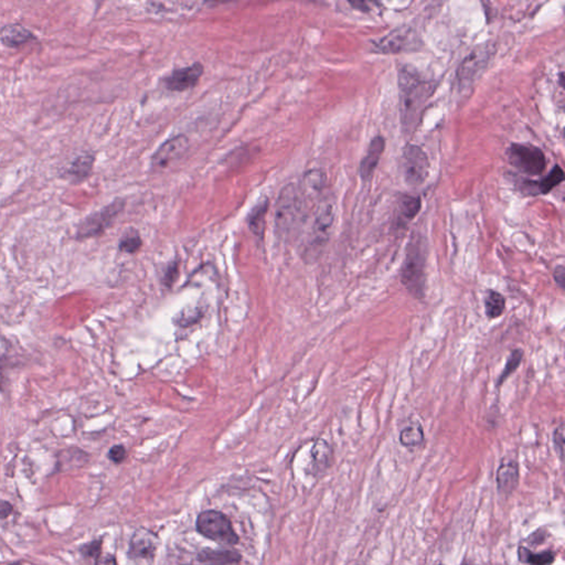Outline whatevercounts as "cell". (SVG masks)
<instances>
[{
    "instance_id": "2",
    "label": "cell",
    "mask_w": 565,
    "mask_h": 565,
    "mask_svg": "<svg viewBox=\"0 0 565 565\" xmlns=\"http://www.w3.org/2000/svg\"><path fill=\"white\" fill-rule=\"evenodd\" d=\"M426 243L420 234H413L405 250L400 279L403 286L415 298L425 295Z\"/></svg>"
},
{
    "instance_id": "12",
    "label": "cell",
    "mask_w": 565,
    "mask_h": 565,
    "mask_svg": "<svg viewBox=\"0 0 565 565\" xmlns=\"http://www.w3.org/2000/svg\"><path fill=\"white\" fill-rule=\"evenodd\" d=\"M189 138L186 135H177L162 144L153 153L151 166L153 168H166L171 162L180 158L189 148Z\"/></svg>"
},
{
    "instance_id": "16",
    "label": "cell",
    "mask_w": 565,
    "mask_h": 565,
    "mask_svg": "<svg viewBox=\"0 0 565 565\" xmlns=\"http://www.w3.org/2000/svg\"><path fill=\"white\" fill-rule=\"evenodd\" d=\"M157 537L153 532L146 529L137 530L131 537L129 554L131 557L142 559L153 557L157 550Z\"/></svg>"
},
{
    "instance_id": "11",
    "label": "cell",
    "mask_w": 565,
    "mask_h": 565,
    "mask_svg": "<svg viewBox=\"0 0 565 565\" xmlns=\"http://www.w3.org/2000/svg\"><path fill=\"white\" fill-rule=\"evenodd\" d=\"M204 71V65L199 62H195L189 67L173 70L164 78V87L173 92H184L186 89H193L198 84Z\"/></svg>"
},
{
    "instance_id": "26",
    "label": "cell",
    "mask_w": 565,
    "mask_h": 565,
    "mask_svg": "<svg viewBox=\"0 0 565 565\" xmlns=\"http://www.w3.org/2000/svg\"><path fill=\"white\" fill-rule=\"evenodd\" d=\"M268 209V200L259 202V204L254 206V209L250 211L248 217V226L250 231L253 232L257 237H261L264 233L265 217Z\"/></svg>"
},
{
    "instance_id": "30",
    "label": "cell",
    "mask_w": 565,
    "mask_h": 565,
    "mask_svg": "<svg viewBox=\"0 0 565 565\" xmlns=\"http://www.w3.org/2000/svg\"><path fill=\"white\" fill-rule=\"evenodd\" d=\"M553 443L557 454L559 455L561 460H563V456H564V424H559L554 431Z\"/></svg>"
},
{
    "instance_id": "9",
    "label": "cell",
    "mask_w": 565,
    "mask_h": 565,
    "mask_svg": "<svg viewBox=\"0 0 565 565\" xmlns=\"http://www.w3.org/2000/svg\"><path fill=\"white\" fill-rule=\"evenodd\" d=\"M124 200L117 199L109 206H104L103 209L98 210L85 217L78 226L76 239H89L104 233L106 228H109L113 224L115 219L124 209Z\"/></svg>"
},
{
    "instance_id": "36",
    "label": "cell",
    "mask_w": 565,
    "mask_h": 565,
    "mask_svg": "<svg viewBox=\"0 0 565 565\" xmlns=\"http://www.w3.org/2000/svg\"><path fill=\"white\" fill-rule=\"evenodd\" d=\"M12 511H14V507L10 502L5 500L0 501V519L8 518Z\"/></svg>"
},
{
    "instance_id": "21",
    "label": "cell",
    "mask_w": 565,
    "mask_h": 565,
    "mask_svg": "<svg viewBox=\"0 0 565 565\" xmlns=\"http://www.w3.org/2000/svg\"><path fill=\"white\" fill-rule=\"evenodd\" d=\"M198 559L206 565H230L239 562L241 555L228 550L206 548L199 553Z\"/></svg>"
},
{
    "instance_id": "32",
    "label": "cell",
    "mask_w": 565,
    "mask_h": 565,
    "mask_svg": "<svg viewBox=\"0 0 565 565\" xmlns=\"http://www.w3.org/2000/svg\"><path fill=\"white\" fill-rule=\"evenodd\" d=\"M102 550V540H95L82 546L81 553L84 557H98Z\"/></svg>"
},
{
    "instance_id": "19",
    "label": "cell",
    "mask_w": 565,
    "mask_h": 565,
    "mask_svg": "<svg viewBox=\"0 0 565 565\" xmlns=\"http://www.w3.org/2000/svg\"><path fill=\"white\" fill-rule=\"evenodd\" d=\"M420 206H422V201L420 197L409 195H400L398 204H396L398 226H407V223L411 222L418 215Z\"/></svg>"
},
{
    "instance_id": "13",
    "label": "cell",
    "mask_w": 565,
    "mask_h": 565,
    "mask_svg": "<svg viewBox=\"0 0 565 565\" xmlns=\"http://www.w3.org/2000/svg\"><path fill=\"white\" fill-rule=\"evenodd\" d=\"M564 180V171L559 166H554L553 169L550 171L546 177L540 180H524L521 181L519 184L520 191L526 195H548L552 189H554L557 184H561Z\"/></svg>"
},
{
    "instance_id": "33",
    "label": "cell",
    "mask_w": 565,
    "mask_h": 565,
    "mask_svg": "<svg viewBox=\"0 0 565 565\" xmlns=\"http://www.w3.org/2000/svg\"><path fill=\"white\" fill-rule=\"evenodd\" d=\"M109 458L115 464H120L126 458V449L124 446L115 445L109 449Z\"/></svg>"
},
{
    "instance_id": "3",
    "label": "cell",
    "mask_w": 565,
    "mask_h": 565,
    "mask_svg": "<svg viewBox=\"0 0 565 565\" xmlns=\"http://www.w3.org/2000/svg\"><path fill=\"white\" fill-rule=\"evenodd\" d=\"M493 43H482L468 53L457 69L456 83L460 91L471 89L486 71L495 56Z\"/></svg>"
},
{
    "instance_id": "5",
    "label": "cell",
    "mask_w": 565,
    "mask_h": 565,
    "mask_svg": "<svg viewBox=\"0 0 565 565\" xmlns=\"http://www.w3.org/2000/svg\"><path fill=\"white\" fill-rule=\"evenodd\" d=\"M303 213V199L294 184L281 190L275 212L276 228L279 233L288 234L295 228Z\"/></svg>"
},
{
    "instance_id": "22",
    "label": "cell",
    "mask_w": 565,
    "mask_h": 565,
    "mask_svg": "<svg viewBox=\"0 0 565 565\" xmlns=\"http://www.w3.org/2000/svg\"><path fill=\"white\" fill-rule=\"evenodd\" d=\"M94 162V155L89 153H82L73 160L67 173L71 175V178L76 179V182H81L89 178V175L92 173Z\"/></svg>"
},
{
    "instance_id": "28",
    "label": "cell",
    "mask_w": 565,
    "mask_h": 565,
    "mask_svg": "<svg viewBox=\"0 0 565 565\" xmlns=\"http://www.w3.org/2000/svg\"><path fill=\"white\" fill-rule=\"evenodd\" d=\"M142 245L140 233L135 228H131L120 239V250L124 253L134 254L142 248Z\"/></svg>"
},
{
    "instance_id": "20",
    "label": "cell",
    "mask_w": 565,
    "mask_h": 565,
    "mask_svg": "<svg viewBox=\"0 0 565 565\" xmlns=\"http://www.w3.org/2000/svg\"><path fill=\"white\" fill-rule=\"evenodd\" d=\"M332 447L323 438L316 440L312 449V469L315 473H323L332 462Z\"/></svg>"
},
{
    "instance_id": "8",
    "label": "cell",
    "mask_w": 565,
    "mask_h": 565,
    "mask_svg": "<svg viewBox=\"0 0 565 565\" xmlns=\"http://www.w3.org/2000/svg\"><path fill=\"white\" fill-rule=\"evenodd\" d=\"M334 204L332 202H323L316 212L315 220L312 223V231L307 241L305 255L309 259H314L323 245L328 241L329 233L334 224Z\"/></svg>"
},
{
    "instance_id": "38",
    "label": "cell",
    "mask_w": 565,
    "mask_h": 565,
    "mask_svg": "<svg viewBox=\"0 0 565 565\" xmlns=\"http://www.w3.org/2000/svg\"><path fill=\"white\" fill-rule=\"evenodd\" d=\"M440 565H443V564H440Z\"/></svg>"
},
{
    "instance_id": "10",
    "label": "cell",
    "mask_w": 565,
    "mask_h": 565,
    "mask_svg": "<svg viewBox=\"0 0 565 565\" xmlns=\"http://www.w3.org/2000/svg\"><path fill=\"white\" fill-rule=\"evenodd\" d=\"M422 45L416 31L411 27L394 29L380 39L372 42L373 51L380 54H398L407 51L416 50Z\"/></svg>"
},
{
    "instance_id": "18",
    "label": "cell",
    "mask_w": 565,
    "mask_h": 565,
    "mask_svg": "<svg viewBox=\"0 0 565 565\" xmlns=\"http://www.w3.org/2000/svg\"><path fill=\"white\" fill-rule=\"evenodd\" d=\"M200 3H148V12L158 16H175V14H189L199 10Z\"/></svg>"
},
{
    "instance_id": "15",
    "label": "cell",
    "mask_w": 565,
    "mask_h": 565,
    "mask_svg": "<svg viewBox=\"0 0 565 565\" xmlns=\"http://www.w3.org/2000/svg\"><path fill=\"white\" fill-rule=\"evenodd\" d=\"M519 465L515 460H506L499 466L495 482L499 495L508 497L515 491L519 484Z\"/></svg>"
},
{
    "instance_id": "31",
    "label": "cell",
    "mask_w": 565,
    "mask_h": 565,
    "mask_svg": "<svg viewBox=\"0 0 565 565\" xmlns=\"http://www.w3.org/2000/svg\"><path fill=\"white\" fill-rule=\"evenodd\" d=\"M179 276V263L173 262L168 265L166 270H164V276H162V281H164V286L171 287L175 284Z\"/></svg>"
},
{
    "instance_id": "27",
    "label": "cell",
    "mask_w": 565,
    "mask_h": 565,
    "mask_svg": "<svg viewBox=\"0 0 565 565\" xmlns=\"http://www.w3.org/2000/svg\"><path fill=\"white\" fill-rule=\"evenodd\" d=\"M522 359H524V351L521 349H515V350L510 352L504 371L501 372L498 381H497V387H501L504 385V381L517 371L521 362H522Z\"/></svg>"
},
{
    "instance_id": "14",
    "label": "cell",
    "mask_w": 565,
    "mask_h": 565,
    "mask_svg": "<svg viewBox=\"0 0 565 565\" xmlns=\"http://www.w3.org/2000/svg\"><path fill=\"white\" fill-rule=\"evenodd\" d=\"M385 149V140L381 135H378L371 140L367 153L360 162L359 173L362 180L369 181L372 178Z\"/></svg>"
},
{
    "instance_id": "24",
    "label": "cell",
    "mask_w": 565,
    "mask_h": 565,
    "mask_svg": "<svg viewBox=\"0 0 565 565\" xmlns=\"http://www.w3.org/2000/svg\"><path fill=\"white\" fill-rule=\"evenodd\" d=\"M519 561L530 565H551L555 561V554L552 551H543L535 553L526 546H519Z\"/></svg>"
},
{
    "instance_id": "23",
    "label": "cell",
    "mask_w": 565,
    "mask_h": 565,
    "mask_svg": "<svg viewBox=\"0 0 565 565\" xmlns=\"http://www.w3.org/2000/svg\"><path fill=\"white\" fill-rule=\"evenodd\" d=\"M506 310V298L497 290H488L484 296V312L488 319L501 317Z\"/></svg>"
},
{
    "instance_id": "1",
    "label": "cell",
    "mask_w": 565,
    "mask_h": 565,
    "mask_svg": "<svg viewBox=\"0 0 565 565\" xmlns=\"http://www.w3.org/2000/svg\"><path fill=\"white\" fill-rule=\"evenodd\" d=\"M398 85L402 131L405 136H411L418 129L436 84L412 65H404L398 67Z\"/></svg>"
},
{
    "instance_id": "34",
    "label": "cell",
    "mask_w": 565,
    "mask_h": 565,
    "mask_svg": "<svg viewBox=\"0 0 565 565\" xmlns=\"http://www.w3.org/2000/svg\"><path fill=\"white\" fill-rule=\"evenodd\" d=\"M553 279L554 281L559 285V288H564V281H565V268L563 265H559L555 270H554L553 273Z\"/></svg>"
},
{
    "instance_id": "4",
    "label": "cell",
    "mask_w": 565,
    "mask_h": 565,
    "mask_svg": "<svg viewBox=\"0 0 565 565\" xmlns=\"http://www.w3.org/2000/svg\"><path fill=\"white\" fill-rule=\"evenodd\" d=\"M197 530L200 535L222 546H234L239 542L231 521L220 511L208 510L200 513L197 519Z\"/></svg>"
},
{
    "instance_id": "7",
    "label": "cell",
    "mask_w": 565,
    "mask_h": 565,
    "mask_svg": "<svg viewBox=\"0 0 565 565\" xmlns=\"http://www.w3.org/2000/svg\"><path fill=\"white\" fill-rule=\"evenodd\" d=\"M429 157L420 146L407 144L401 157V171L404 181L411 188H418L429 175Z\"/></svg>"
},
{
    "instance_id": "25",
    "label": "cell",
    "mask_w": 565,
    "mask_h": 565,
    "mask_svg": "<svg viewBox=\"0 0 565 565\" xmlns=\"http://www.w3.org/2000/svg\"><path fill=\"white\" fill-rule=\"evenodd\" d=\"M425 438L424 429L418 422H413L403 429L400 434V443L404 447H418L422 445Z\"/></svg>"
},
{
    "instance_id": "17",
    "label": "cell",
    "mask_w": 565,
    "mask_h": 565,
    "mask_svg": "<svg viewBox=\"0 0 565 565\" xmlns=\"http://www.w3.org/2000/svg\"><path fill=\"white\" fill-rule=\"evenodd\" d=\"M36 40V36L20 23H10L0 30V41L9 47H18Z\"/></svg>"
},
{
    "instance_id": "6",
    "label": "cell",
    "mask_w": 565,
    "mask_h": 565,
    "mask_svg": "<svg viewBox=\"0 0 565 565\" xmlns=\"http://www.w3.org/2000/svg\"><path fill=\"white\" fill-rule=\"evenodd\" d=\"M507 156L513 168L530 177L542 175L546 168V155L531 144L513 142L508 148Z\"/></svg>"
},
{
    "instance_id": "35",
    "label": "cell",
    "mask_w": 565,
    "mask_h": 565,
    "mask_svg": "<svg viewBox=\"0 0 565 565\" xmlns=\"http://www.w3.org/2000/svg\"><path fill=\"white\" fill-rule=\"evenodd\" d=\"M95 565H117L116 559H115L114 555H111V554L100 553V555L96 557Z\"/></svg>"
},
{
    "instance_id": "37",
    "label": "cell",
    "mask_w": 565,
    "mask_h": 565,
    "mask_svg": "<svg viewBox=\"0 0 565 565\" xmlns=\"http://www.w3.org/2000/svg\"><path fill=\"white\" fill-rule=\"evenodd\" d=\"M1 367V365H0ZM3 374L1 372V367H0V389H1V385H3Z\"/></svg>"
},
{
    "instance_id": "29",
    "label": "cell",
    "mask_w": 565,
    "mask_h": 565,
    "mask_svg": "<svg viewBox=\"0 0 565 565\" xmlns=\"http://www.w3.org/2000/svg\"><path fill=\"white\" fill-rule=\"evenodd\" d=\"M303 181L307 186L315 191H321L326 184V173L321 169L309 170L303 175Z\"/></svg>"
}]
</instances>
